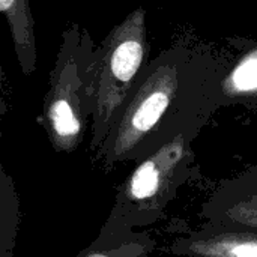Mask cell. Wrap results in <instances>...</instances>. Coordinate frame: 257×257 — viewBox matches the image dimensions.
I'll return each mask as SVG.
<instances>
[{
	"label": "cell",
	"mask_w": 257,
	"mask_h": 257,
	"mask_svg": "<svg viewBox=\"0 0 257 257\" xmlns=\"http://www.w3.org/2000/svg\"><path fill=\"white\" fill-rule=\"evenodd\" d=\"M142 56H143V48L139 42L126 41L120 44L111 57L113 74L122 81H130L136 75L140 66Z\"/></svg>",
	"instance_id": "6"
},
{
	"label": "cell",
	"mask_w": 257,
	"mask_h": 257,
	"mask_svg": "<svg viewBox=\"0 0 257 257\" xmlns=\"http://www.w3.org/2000/svg\"><path fill=\"white\" fill-rule=\"evenodd\" d=\"M12 5H14V0H0V8L3 12H6Z\"/></svg>",
	"instance_id": "9"
},
{
	"label": "cell",
	"mask_w": 257,
	"mask_h": 257,
	"mask_svg": "<svg viewBox=\"0 0 257 257\" xmlns=\"http://www.w3.org/2000/svg\"><path fill=\"white\" fill-rule=\"evenodd\" d=\"M205 221L257 230V169L224 181L200 209Z\"/></svg>",
	"instance_id": "3"
},
{
	"label": "cell",
	"mask_w": 257,
	"mask_h": 257,
	"mask_svg": "<svg viewBox=\"0 0 257 257\" xmlns=\"http://www.w3.org/2000/svg\"><path fill=\"white\" fill-rule=\"evenodd\" d=\"M157 248V241L146 232L101 233L75 257H149Z\"/></svg>",
	"instance_id": "4"
},
{
	"label": "cell",
	"mask_w": 257,
	"mask_h": 257,
	"mask_svg": "<svg viewBox=\"0 0 257 257\" xmlns=\"http://www.w3.org/2000/svg\"><path fill=\"white\" fill-rule=\"evenodd\" d=\"M190 163L191 155L182 137L143 157L119 185L101 233L133 232L163 220L167 206L190 176Z\"/></svg>",
	"instance_id": "1"
},
{
	"label": "cell",
	"mask_w": 257,
	"mask_h": 257,
	"mask_svg": "<svg viewBox=\"0 0 257 257\" xmlns=\"http://www.w3.org/2000/svg\"><path fill=\"white\" fill-rule=\"evenodd\" d=\"M233 83L239 90H251L257 87V54L241 63L235 74Z\"/></svg>",
	"instance_id": "8"
},
{
	"label": "cell",
	"mask_w": 257,
	"mask_h": 257,
	"mask_svg": "<svg viewBox=\"0 0 257 257\" xmlns=\"http://www.w3.org/2000/svg\"><path fill=\"white\" fill-rule=\"evenodd\" d=\"M169 251L178 257H257V230L205 221L176 236Z\"/></svg>",
	"instance_id": "2"
},
{
	"label": "cell",
	"mask_w": 257,
	"mask_h": 257,
	"mask_svg": "<svg viewBox=\"0 0 257 257\" xmlns=\"http://www.w3.org/2000/svg\"><path fill=\"white\" fill-rule=\"evenodd\" d=\"M51 122L54 133L62 140H71L80 133V122L65 101H57L51 107Z\"/></svg>",
	"instance_id": "7"
},
{
	"label": "cell",
	"mask_w": 257,
	"mask_h": 257,
	"mask_svg": "<svg viewBox=\"0 0 257 257\" xmlns=\"http://www.w3.org/2000/svg\"><path fill=\"white\" fill-rule=\"evenodd\" d=\"M20 224V200L12 181L3 173L0 187V257H14Z\"/></svg>",
	"instance_id": "5"
}]
</instances>
